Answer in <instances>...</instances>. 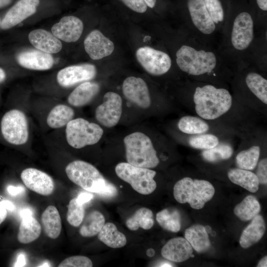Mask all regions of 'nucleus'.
Segmentation results:
<instances>
[{"mask_svg": "<svg viewBox=\"0 0 267 267\" xmlns=\"http://www.w3.org/2000/svg\"><path fill=\"white\" fill-rule=\"evenodd\" d=\"M179 101L185 110L224 127L240 139L260 124L263 116L241 104L229 88L186 79Z\"/></svg>", "mask_w": 267, "mask_h": 267, "instance_id": "f257e3e1", "label": "nucleus"}, {"mask_svg": "<svg viewBox=\"0 0 267 267\" xmlns=\"http://www.w3.org/2000/svg\"><path fill=\"white\" fill-rule=\"evenodd\" d=\"M176 62L186 79L228 87L235 70L222 62L214 50L196 44H181L176 52Z\"/></svg>", "mask_w": 267, "mask_h": 267, "instance_id": "f03ea898", "label": "nucleus"}, {"mask_svg": "<svg viewBox=\"0 0 267 267\" xmlns=\"http://www.w3.org/2000/svg\"><path fill=\"white\" fill-rule=\"evenodd\" d=\"M234 97L243 105L262 115L267 114V80L255 70L235 71L231 83Z\"/></svg>", "mask_w": 267, "mask_h": 267, "instance_id": "7ed1b4c3", "label": "nucleus"}, {"mask_svg": "<svg viewBox=\"0 0 267 267\" xmlns=\"http://www.w3.org/2000/svg\"><path fill=\"white\" fill-rule=\"evenodd\" d=\"M126 157L128 163L137 167L152 169L158 166L160 159L151 138L136 132L124 138Z\"/></svg>", "mask_w": 267, "mask_h": 267, "instance_id": "20e7f679", "label": "nucleus"}, {"mask_svg": "<svg viewBox=\"0 0 267 267\" xmlns=\"http://www.w3.org/2000/svg\"><path fill=\"white\" fill-rule=\"evenodd\" d=\"M215 194V188L209 181L185 177L175 184L173 194L179 203H188L194 209L203 208L205 204L212 199Z\"/></svg>", "mask_w": 267, "mask_h": 267, "instance_id": "39448f33", "label": "nucleus"}, {"mask_svg": "<svg viewBox=\"0 0 267 267\" xmlns=\"http://www.w3.org/2000/svg\"><path fill=\"white\" fill-rule=\"evenodd\" d=\"M267 139L266 130L261 125L240 138L235 157L236 166L240 169L254 170L262 152L267 149Z\"/></svg>", "mask_w": 267, "mask_h": 267, "instance_id": "423d86ee", "label": "nucleus"}, {"mask_svg": "<svg viewBox=\"0 0 267 267\" xmlns=\"http://www.w3.org/2000/svg\"><path fill=\"white\" fill-rule=\"evenodd\" d=\"M65 172L73 183L97 195L104 191L108 182L93 165L82 160L70 162L66 166Z\"/></svg>", "mask_w": 267, "mask_h": 267, "instance_id": "0eeeda50", "label": "nucleus"}, {"mask_svg": "<svg viewBox=\"0 0 267 267\" xmlns=\"http://www.w3.org/2000/svg\"><path fill=\"white\" fill-rule=\"evenodd\" d=\"M65 127L66 141L76 149L97 143L103 134V130L98 124L82 118L73 119Z\"/></svg>", "mask_w": 267, "mask_h": 267, "instance_id": "6e6552de", "label": "nucleus"}, {"mask_svg": "<svg viewBox=\"0 0 267 267\" xmlns=\"http://www.w3.org/2000/svg\"><path fill=\"white\" fill-rule=\"evenodd\" d=\"M115 171L120 179L141 194H150L156 188L157 183L154 179L156 172L154 170L121 162L116 165Z\"/></svg>", "mask_w": 267, "mask_h": 267, "instance_id": "1a4fd4ad", "label": "nucleus"}, {"mask_svg": "<svg viewBox=\"0 0 267 267\" xmlns=\"http://www.w3.org/2000/svg\"><path fill=\"white\" fill-rule=\"evenodd\" d=\"M0 131L4 139L14 145L25 144L29 136V128L25 113L18 109H12L3 115Z\"/></svg>", "mask_w": 267, "mask_h": 267, "instance_id": "9d476101", "label": "nucleus"}, {"mask_svg": "<svg viewBox=\"0 0 267 267\" xmlns=\"http://www.w3.org/2000/svg\"><path fill=\"white\" fill-rule=\"evenodd\" d=\"M254 39V21L247 12L238 13L232 21L229 40L231 47L239 52L247 50Z\"/></svg>", "mask_w": 267, "mask_h": 267, "instance_id": "9b49d317", "label": "nucleus"}, {"mask_svg": "<svg viewBox=\"0 0 267 267\" xmlns=\"http://www.w3.org/2000/svg\"><path fill=\"white\" fill-rule=\"evenodd\" d=\"M136 58L142 68L149 74L161 76L171 69L172 62L166 52L145 46L137 49Z\"/></svg>", "mask_w": 267, "mask_h": 267, "instance_id": "f8f14e48", "label": "nucleus"}, {"mask_svg": "<svg viewBox=\"0 0 267 267\" xmlns=\"http://www.w3.org/2000/svg\"><path fill=\"white\" fill-rule=\"evenodd\" d=\"M190 25L202 38L214 37L220 30L216 25L204 0H187Z\"/></svg>", "mask_w": 267, "mask_h": 267, "instance_id": "ddd939ff", "label": "nucleus"}, {"mask_svg": "<svg viewBox=\"0 0 267 267\" xmlns=\"http://www.w3.org/2000/svg\"><path fill=\"white\" fill-rule=\"evenodd\" d=\"M123 110V102L121 96L116 92H106L103 102L98 105L95 111L97 121L106 128L115 126L119 122Z\"/></svg>", "mask_w": 267, "mask_h": 267, "instance_id": "4468645a", "label": "nucleus"}, {"mask_svg": "<svg viewBox=\"0 0 267 267\" xmlns=\"http://www.w3.org/2000/svg\"><path fill=\"white\" fill-rule=\"evenodd\" d=\"M177 127L179 133L186 135L214 133L236 137L226 128L190 114L181 116L177 121Z\"/></svg>", "mask_w": 267, "mask_h": 267, "instance_id": "2eb2a0df", "label": "nucleus"}, {"mask_svg": "<svg viewBox=\"0 0 267 267\" xmlns=\"http://www.w3.org/2000/svg\"><path fill=\"white\" fill-rule=\"evenodd\" d=\"M96 73V68L93 64L75 65L60 70L57 74L56 80L61 87L69 88L79 83L91 80Z\"/></svg>", "mask_w": 267, "mask_h": 267, "instance_id": "dca6fc26", "label": "nucleus"}, {"mask_svg": "<svg viewBox=\"0 0 267 267\" xmlns=\"http://www.w3.org/2000/svg\"><path fill=\"white\" fill-rule=\"evenodd\" d=\"M122 91L125 98L142 109H147L151 105V99L148 86L139 77L127 78L122 85Z\"/></svg>", "mask_w": 267, "mask_h": 267, "instance_id": "f3484780", "label": "nucleus"}, {"mask_svg": "<svg viewBox=\"0 0 267 267\" xmlns=\"http://www.w3.org/2000/svg\"><path fill=\"white\" fill-rule=\"evenodd\" d=\"M40 0H19L1 19L0 29H10L33 15L36 12Z\"/></svg>", "mask_w": 267, "mask_h": 267, "instance_id": "a211bd4d", "label": "nucleus"}, {"mask_svg": "<svg viewBox=\"0 0 267 267\" xmlns=\"http://www.w3.org/2000/svg\"><path fill=\"white\" fill-rule=\"evenodd\" d=\"M20 177L27 188L39 194L49 195L54 190V183L52 178L40 170L26 168L22 171Z\"/></svg>", "mask_w": 267, "mask_h": 267, "instance_id": "6ab92c4d", "label": "nucleus"}, {"mask_svg": "<svg viewBox=\"0 0 267 267\" xmlns=\"http://www.w3.org/2000/svg\"><path fill=\"white\" fill-rule=\"evenodd\" d=\"M85 51L93 60H97L111 55L114 50V44L98 30L91 31L85 38Z\"/></svg>", "mask_w": 267, "mask_h": 267, "instance_id": "aec40b11", "label": "nucleus"}, {"mask_svg": "<svg viewBox=\"0 0 267 267\" xmlns=\"http://www.w3.org/2000/svg\"><path fill=\"white\" fill-rule=\"evenodd\" d=\"M84 30L82 21L77 17L69 15L63 17L53 25L51 33L58 39L67 43L77 41Z\"/></svg>", "mask_w": 267, "mask_h": 267, "instance_id": "412c9836", "label": "nucleus"}, {"mask_svg": "<svg viewBox=\"0 0 267 267\" xmlns=\"http://www.w3.org/2000/svg\"><path fill=\"white\" fill-rule=\"evenodd\" d=\"M16 60L22 67L34 70H47L54 63L52 55L39 50H26L19 53Z\"/></svg>", "mask_w": 267, "mask_h": 267, "instance_id": "4be33fe9", "label": "nucleus"}, {"mask_svg": "<svg viewBox=\"0 0 267 267\" xmlns=\"http://www.w3.org/2000/svg\"><path fill=\"white\" fill-rule=\"evenodd\" d=\"M193 248L188 241L181 237L169 240L161 249L165 259L173 262L180 263L190 258Z\"/></svg>", "mask_w": 267, "mask_h": 267, "instance_id": "5701e85b", "label": "nucleus"}, {"mask_svg": "<svg viewBox=\"0 0 267 267\" xmlns=\"http://www.w3.org/2000/svg\"><path fill=\"white\" fill-rule=\"evenodd\" d=\"M235 137H225L215 147L200 151L201 158L210 164H218L229 160L234 154Z\"/></svg>", "mask_w": 267, "mask_h": 267, "instance_id": "b1692460", "label": "nucleus"}, {"mask_svg": "<svg viewBox=\"0 0 267 267\" xmlns=\"http://www.w3.org/2000/svg\"><path fill=\"white\" fill-rule=\"evenodd\" d=\"M30 43L37 49L51 54L59 52L62 49V43L52 33L39 29L32 31L29 34Z\"/></svg>", "mask_w": 267, "mask_h": 267, "instance_id": "393cba45", "label": "nucleus"}, {"mask_svg": "<svg viewBox=\"0 0 267 267\" xmlns=\"http://www.w3.org/2000/svg\"><path fill=\"white\" fill-rule=\"evenodd\" d=\"M100 89L96 82L86 81L78 86L68 95L69 104L74 107H81L89 103L97 95Z\"/></svg>", "mask_w": 267, "mask_h": 267, "instance_id": "a878e982", "label": "nucleus"}, {"mask_svg": "<svg viewBox=\"0 0 267 267\" xmlns=\"http://www.w3.org/2000/svg\"><path fill=\"white\" fill-rule=\"evenodd\" d=\"M180 141L184 145L200 151L215 147L221 140L231 135L207 133L196 135H186L180 134ZM235 137V136H234Z\"/></svg>", "mask_w": 267, "mask_h": 267, "instance_id": "bb28decb", "label": "nucleus"}, {"mask_svg": "<svg viewBox=\"0 0 267 267\" xmlns=\"http://www.w3.org/2000/svg\"><path fill=\"white\" fill-rule=\"evenodd\" d=\"M265 230L264 219L258 214L243 231L239 240L240 246L243 248L252 246L261 240Z\"/></svg>", "mask_w": 267, "mask_h": 267, "instance_id": "cd10ccee", "label": "nucleus"}, {"mask_svg": "<svg viewBox=\"0 0 267 267\" xmlns=\"http://www.w3.org/2000/svg\"><path fill=\"white\" fill-rule=\"evenodd\" d=\"M228 179L251 193L257 192L259 187V182L255 173L252 171L237 167L229 169L227 173Z\"/></svg>", "mask_w": 267, "mask_h": 267, "instance_id": "c85d7f7f", "label": "nucleus"}, {"mask_svg": "<svg viewBox=\"0 0 267 267\" xmlns=\"http://www.w3.org/2000/svg\"><path fill=\"white\" fill-rule=\"evenodd\" d=\"M184 237L198 253L206 252L210 248L211 243L207 229L202 225L194 224L186 228Z\"/></svg>", "mask_w": 267, "mask_h": 267, "instance_id": "c756f323", "label": "nucleus"}, {"mask_svg": "<svg viewBox=\"0 0 267 267\" xmlns=\"http://www.w3.org/2000/svg\"><path fill=\"white\" fill-rule=\"evenodd\" d=\"M75 116L74 109L64 104H58L53 107L48 113L46 122L47 126L53 129L65 127Z\"/></svg>", "mask_w": 267, "mask_h": 267, "instance_id": "7c9ffc66", "label": "nucleus"}, {"mask_svg": "<svg viewBox=\"0 0 267 267\" xmlns=\"http://www.w3.org/2000/svg\"><path fill=\"white\" fill-rule=\"evenodd\" d=\"M33 215L21 217L19 231L17 235L18 241L23 244H27L37 239L41 233V225Z\"/></svg>", "mask_w": 267, "mask_h": 267, "instance_id": "2f4dec72", "label": "nucleus"}, {"mask_svg": "<svg viewBox=\"0 0 267 267\" xmlns=\"http://www.w3.org/2000/svg\"><path fill=\"white\" fill-rule=\"evenodd\" d=\"M43 227L45 234L51 239H56L61 231V220L57 208L48 206L44 211L41 217Z\"/></svg>", "mask_w": 267, "mask_h": 267, "instance_id": "473e14b6", "label": "nucleus"}, {"mask_svg": "<svg viewBox=\"0 0 267 267\" xmlns=\"http://www.w3.org/2000/svg\"><path fill=\"white\" fill-rule=\"evenodd\" d=\"M98 238L106 246L112 248H122L127 243L126 236L111 222L104 224L98 233Z\"/></svg>", "mask_w": 267, "mask_h": 267, "instance_id": "72a5a7b5", "label": "nucleus"}, {"mask_svg": "<svg viewBox=\"0 0 267 267\" xmlns=\"http://www.w3.org/2000/svg\"><path fill=\"white\" fill-rule=\"evenodd\" d=\"M105 222V218L101 213L97 210L92 211L84 217L79 233L83 237L94 236L99 232Z\"/></svg>", "mask_w": 267, "mask_h": 267, "instance_id": "f704fd0d", "label": "nucleus"}, {"mask_svg": "<svg viewBox=\"0 0 267 267\" xmlns=\"http://www.w3.org/2000/svg\"><path fill=\"white\" fill-rule=\"evenodd\" d=\"M261 205L253 195L246 196L233 210L235 215L240 220L247 222L252 220L261 211Z\"/></svg>", "mask_w": 267, "mask_h": 267, "instance_id": "c9c22d12", "label": "nucleus"}, {"mask_svg": "<svg viewBox=\"0 0 267 267\" xmlns=\"http://www.w3.org/2000/svg\"><path fill=\"white\" fill-rule=\"evenodd\" d=\"M152 211L147 208L143 207L137 210L134 214L126 221L127 227L131 230H137L139 227L148 230L154 224Z\"/></svg>", "mask_w": 267, "mask_h": 267, "instance_id": "e433bc0d", "label": "nucleus"}, {"mask_svg": "<svg viewBox=\"0 0 267 267\" xmlns=\"http://www.w3.org/2000/svg\"><path fill=\"white\" fill-rule=\"evenodd\" d=\"M156 220L158 224L164 229L178 232L181 228L180 215L178 210L167 208L156 214Z\"/></svg>", "mask_w": 267, "mask_h": 267, "instance_id": "4c0bfd02", "label": "nucleus"}, {"mask_svg": "<svg viewBox=\"0 0 267 267\" xmlns=\"http://www.w3.org/2000/svg\"><path fill=\"white\" fill-rule=\"evenodd\" d=\"M85 217L84 205L80 204L76 198L71 199L68 206L67 220L68 223L74 227L81 224Z\"/></svg>", "mask_w": 267, "mask_h": 267, "instance_id": "58836bf2", "label": "nucleus"}, {"mask_svg": "<svg viewBox=\"0 0 267 267\" xmlns=\"http://www.w3.org/2000/svg\"><path fill=\"white\" fill-rule=\"evenodd\" d=\"M91 261L83 256H75L68 257L62 261L58 265L59 267H91Z\"/></svg>", "mask_w": 267, "mask_h": 267, "instance_id": "ea45409f", "label": "nucleus"}, {"mask_svg": "<svg viewBox=\"0 0 267 267\" xmlns=\"http://www.w3.org/2000/svg\"><path fill=\"white\" fill-rule=\"evenodd\" d=\"M256 175L259 183L263 185L267 184V158L266 157L259 159L257 165Z\"/></svg>", "mask_w": 267, "mask_h": 267, "instance_id": "a19ab883", "label": "nucleus"}, {"mask_svg": "<svg viewBox=\"0 0 267 267\" xmlns=\"http://www.w3.org/2000/svg\"><path fill=\"white\" fill-rule=\"evenodd\" d=\"M128 7L132 10L140 13H144L147 6L143 0H121Z\"/></svg>", "mask_w": 267, "mask_h": 267, "instance_id": "79ce46f5", "label": "nucleus"}, {"mask_svg": "<svg viewBox=\"0 0 267 267\" xmlns=\"http://www.w3.org/2000/svg\"><path fill=\"white\" fill-rule=\"evenodd\" d=\"M118 194L116 186L110 182H108L104 191L98 194L100 197L105 198H110L116 196Z\"/></svg>", "mask_w": 267, "mask_h": 267, "instance_id": "37998d69", "label": "nucleus"}, {"mask_svg": "<svg viewBox=\"0 0 267 267\" xmlns=\"http://www.w3.org/2000/svg\"><path fill=\"white\" fill-rule=\"evenodd\" d=\"M93 197V195L88 192H82L76 197L77 202L81 205H85L89 202Z\"/></svg>", "mask_w": 267, "mask_h": 267, "instance_id": "c03bdc74", "label": "nucleus"}, {"mask_svg": "<svg viewBox=\"0 0 267 267\" xmlns=\"http://www.w3.org/2000/svg\"><path fill=\"white\" fill-rule=\"evenodd\" d=\"M25 190V188L22 186H14L9 185L7 187V191L9 194L15 196L19 193H22Z\"/></svg>", "mask_w": 267, "mask_h": 267, "instance_id": "a18cd8bd", "label": "nucleus"}, {"mask_svg": "<svg viewBox=\"0 0 267 267\" xmlns=\"http://www.w3.org/2000/svg\"><path fill=\"white\" fill-rule=\"evenodd\" d=\"M26 264L25 255L20 253L17 257V260L14 264V267H24Z\"/></svg>", "mask_w": 267, "mask_h": 267, "instance_id": "49530a36", "label": "nucleus"}, {"mask_svg": "<svg viewBox=\"0 0 267 267\" xmlns=\"http://www.w3.org/2000/svg\"><path fill=\"white\" fill-rule=\"evenodd\" d=\"M7 216L6 208L0 201V224L4 221Z\"/></svg>", "mask_w": 267, "mask_h": 267, "instance_id": "de8ad7c7", "label": "nucleus"}, {"mask_svg": "<svg viewBox=\"0 0 267 267\" xmlns=\"http://www.w3.org/2000/svg\"><path fill=\"white\" fill-rule=\"evenodd\" d=\"M258 7L263 11H267V0H256Z\"/></svg>", "mask_w": 267, "mask_h": 267, "instance_id": "09e8293b", "label": "nucleus"}, {"mask_svg": "<svg viewBox=\"0 0 267 267\" xmlns=\"http://www.w3.org/2000/svg\"><path fill=\"white\" fill-rule=\"evenodd\" d=\"M3 206L6 208V210L10 211H13L15 209L14 205L12 202L8 200H3L0 201Z\"/></svg>", "mask_w": 267, "mask_h": 267, "instance_id": "8fccbe9b", "label": "nucleus"}, {"mask_svg": "<svg viewBox=\"0 0 267 267\" xmlns=\"http://www.w3.org/2000/svg\"><path fill=\"white\" fill-rule=\"evenodd\" d=\"M6 78V74L5 71L0 67V84L4 82Z\"/></svg>", "mask_w": 267, "mask_h": 267, "instance_id": "3c124183", "label": "nucleus"}, {"mask_svg": "<svg viewBox=\"0 0 267 267\" xmlns=\"http://www.w3.org/2000/svg\"><path fill=\"white\" fill-rule=\"evenodd\" d=\"M267 257H264L258 263V267H267Z\"/></svg>", "mask_w": 267, "mask_h": 267, "instance_id": "603ef678", "label": "nucleus"}, {"mask_svg": "<svg viewBox=\"0 0 267 267\" xmlns=\"http://www.w3.org/2000/svg\"><path fill=\"white\" fill-rule=\"evenodd\" d=\"M147 6L150 8H153L156 4V0H143Z\"/></svg>", "mask_w": 267, "mask_h": 267, "instance_id": "864d4df0", "label": "nucleus"}, {"mask_svg": "<svg viewBox=\"0 0 267 267\" xmlns=\"http://www.w3.org/2000/svg\"><path fill=\"white\" fill-rule=\"evenodd\" d=\"M11 1L12 0H0V9L8 6Z\"/></svg>", "mask_w": 267, "mask_h": 267, "instance_id": "5fc2aeb1", "label": "nucleus"}, {"mask_svg": "<svg viewBox=\"0 0 267 267\" xmlns=\"http://www.w3.org/2000/svg\"><path fill=\"white\" fill-rule=\"evenodd\" d=\"M146 254L147 256H148V257H152L155 254V251H154V250L153 249H152V248L148 249L146 251Z\"/></svg>", "mask_w": 267, "mask_h": 267, "instance_id": "6e6d98bb", "label": "nucleus"}, {"mask_svg": "<svg viewBox=\"0 0 267 267\" xmlns=\"http://www.w3.org/2000/svg\"><path fill=\"white\" fill-rule=\"evenodd\" d=\"M159 267H173L172 264L167 262H164L163 263H160Z\"/></svg>", "mask_w": 267, "mask_h": 267, "instance_id": "4d7b16f0", "label": "nucleus"}, {"mask_svg": "<svg viewBox=\"0 0 267 267\" xmlns=\"http://www.w3.org/2000/svg\"><path fill=\"white\" fill-rule=\"evenodd\" d=\"M39 267H50V264L48 261H46L41 264L40 266H39Z\"/></svg>", "mask_w": 267, "mask_h": 267, "instance_id": "13d9d810", "label": "nucleus"}, {"mask_svg": "<svg viewBox=\"0 0 267 267\" xmlns=\"http://www.w3.org/2000/svg\"><path fill=\"white\" fill-rule=\"evenodd\" d=\"M0 21H1V18H0Z\"/></svg>", "mask_w": 267, "mask_h": 267, "instance_id": "bf43d9fd", "label": "nucleus"}]
</instances>
